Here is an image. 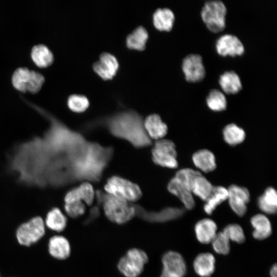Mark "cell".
I'll return each instance as SVG.
<instances>
[{
	"instance_id": "30bf717a",
	"label": "cell",
	"mask_w": 277,
	"mask_h": 277,
	"mask_svg": "<svg viewBox=\"0 0 277 277\" xmlns=\"http://www.w3.org/2000/svg\"><path fill=\"white\" fill-rule=\"evenodd\" d=\"M182 67L185 79L188 82H200L205 75L202 57L199 54H190L186 56L183 61Z\"/></svg>"
},
{
	"instance_id": "8d00e7d4",
	"label": "cell",
	"mask_w": 277,
	"mask_h": 277,
	"mask_svg": "<svg viewBox=\"0 0 277 277\" xmlns=\"http://www.w3.org/2000/svg\"><path fill=\"white\" fill-rule=\"evenodd\" d=\"M44 82V76L41 73L30 70L26 91L33 94L37 93L42 88Z\"/></svg>"
},
{
	"instance_id": "44dd1931",
	"label": "cell",
	"mask_w": 277,
	"mask_h": 277,
	"mask_svg": "<svg viewBox=\"0 0 277 277\" xmlns=\"http://www.w3.org/2000/svg\"><path fill=\"white\" fill-rule=\"evenodd\" d=\"M194 166L201 171L207 173L216 168V161L213 153L207 149L195 152L192 156Z\"/></svg>"
},
{
	"instance_id": "7a4b0ae2",
	"label": "cell",
	"mask_w": 277,
	"mask_h": 277,
	"mask_svg": "<svg viewBox=\"0 0 277 277\" xmlns=\"http://www.w3.org/2000/svg\"><path fill=\"white\" fill-rule=\"evenodd\" d=\"M113 154L112 147L87 141L70 156L74 179L84 182H99Z\"/></svg>"
},
{
	"instance_id": "e575fe53",
	"label": "cell",
	"mask_w": 277,
	"mask_h": 277,
	"mask_svg": "<svg viewBox=\"0 0 277 277\" xmlns=\"http://www.w3.org/2000/svg\"><path fill=\"white\" fill-rule=\"evenodd\" d=\"M214 251L219 254L226 255L230 251V241L223 231L217 232L211 242Z\"/></svg>"
},
{
	"instance_id": "5bb4252c",
	"label": "cell",
	"mask_w": 277,
	"mask_h": 277,
	"mask_svg": "<svg viewBox=\"0 0 277 277\" xmlns=\"http://www.w3.org/2000/svg\"><path fill=\"white\" fill-rule=\"evenodd\" d=\"M163 271L183 277L186 273L187 266L182 255L179 252L169 251L162 258Z\"/></svg>"
},
{
	"instance_id": "ba28073f",
	"label": "cell",
	"mask_w": 277,
	"mask_h": 277,
	"mask_svg": "<svg viewBox=\"0 0 277 277\" xmlns=\"http://www.w3.org/2000/svg\"><path fill=\"white\" fill-rule=\"evenodd\" d=\"M45 232V224L43 219L36 216L22 224L18 228L16 235L19 244L29 246L42 238Z\"/></svg>"
},
{
	"instance_id": "f35d334b",
	"label": "cell",
	"mask_w": 277,
	"mask_h": 277,
	"mask_svg": "<svg viewBox=\"0 0 277 277\" xmlns=\"http://www.w3.org/2000/svg\"><path fill=\"white\" fill-rule=\"evenodd\" d=\"M270 275L271 277H277V266L276 264L273 265L270 270Z\"/></svg>"
},
{
	"instance_id": "7402d4cb",
	"label": "cell",
	"mask_w": 277,
	"mask_h": 277,
	"mask_svg": "<svg viewBox=\"0 0 277 277\" xmlns=\"http://www.w3.org/2000/svg\"><path fill=\"white\" fill-rule=\"evenodd\" d=\"M174 20L173 11L168 8H158L153 14V25L157 29L161 31H170Z\"/></svg>"
},
{
	"instance_id": "52a82bcc",
	"label": "cell",
	"mask_w": 277,
	"mask_h": 277,
	"mask_svg": "<svg viewBox=\"0 0 277 277\" xmlns=\"http://www.w3.org/2000/svg\"><path fill=\"white\" fill-rule=\"evenodd\" d=\"M152 159L156 165L174 169L177 167V153L174 143L168 139L156 140L151 150Z\"/></svg>"
},
{
	"instance_id": "cb8c5ba5",
	"label": "cell",
	"mask_w": 277,
	"mask_h": 277,
	"mask_svg": "<svg viewBox=\"0 0 277 277\" xmlns=\"http://www.w3.org/2000/svg\"><path fill=\"white\" fill-rule=\"evenodd\" d=\"M219 84L223 90L227 94H235L242 87L240 77L233 71H225L220 76Z\"/></svg>"
},
{
	"instance_id": "ffe728a7",
	"label": "cell",
	"mask_w": 277,
	"mask_h": 277,
	"mask_svg": "<svg viewBox=\"0 0 277 277\" xmlns=\"http://www.w3.org/2000/svg\"><path fill=\"white\" fill-rule=\"evenodd\" d=\"M169 192L177 197L183 204L186 209H192L195 206V201L192 193L183 186L174 177L167 185Z\"/></svg>"
},
{
	"instance_id": "8992f818",
	"label": "cell",
	"mask_w": 277,
	"mask_h": 277,
	"mask_svg": "<svg viewBox=\"0 0 277 277\" xmlns=\"http://www.w3.org/2000/svg\"><path fill=\"white\" fill-rule=\"evenodd\" d=\"M226 7L221 1L213 0L206 2L201 15L208 29L214 33L222 31L225 27Z\"/></svg>"
},
{
	"instance_id": "4dcf8cb0",
	"label": "cell",
	"mask_w": 277,
	"mask_h": 277,
	"mask_svg": "<svg viewBox=\"0 0 277 277\" xmlns=\"http://www.w3.org/2000/svg\"><path fill=\"white\" fill-rule=\"evenodd\" d=\"M206 103L210 109L222 111L227 107V100L224 94L218 89H212L206 98Z\"/></svg>"
},
{
	"instance_id": "d6986e66",
	"label": "cell",
	"mask_w": 277,
	"mask_h": 277,
	"mask_svg": "<svg viewBox=\"0 0 277 277\" xmlns=\"http://www.w3.org/2000/svg\"><path fill=\"white\" fill-rule=\"evenodd\" d=\"M253 228L252 235L258 240L268 238L272 233V226L269 219L264 214H256L250 220Z\"/></svg>"
},
{
	"instance_id": "277c9868",
	"label": "cell",
	"mask_w": 277,
	"mask_h": 277,
	"mask_svg": "<svg viewBox=\"0 0 277 277\" xmlns=\"http://www.w3.org/2000/svg\"><path fill=\"white\" fill-rule=\"evenodd\" d=\"M104 189L107 193L130 203L137 201L142 196L141 188L136 184L117 175L108 179Z\"/></svg>"
},
{
	"instance_id": "2e32d148",
	"label": "cell",
	"mask_w": 277,
	"mask_h": 277,
	"mask_svg": "<svg viewBox=\"0 0 277 277\" xmlns=\"http://www.w3.org/2000/svg\"><path fill=\"white\" fill-rule=\"evenodd\" d=\"M217 225L210 219H203L195 225L196 238L201 243L207 244L211 243L217 233Z\"/></svg>"
},
{
	"instance_id": "4fadbf2b",
	"label": "cell",
	"mask_w": 277,
	"mask_h": 277,
	"mask_svg": "<svg viewBox=\"0 0 277 277\" xmlns=\"http://www.w3.org/2000/svg\"><path fill=\"white\" fill-rule=\"evenodd\" d=\"M95 197V192L91 184L84 182L78 186L69 190L64 197L65 203L82 202L86 205L91 206Z\"/></svg>"
},
{
	"instance_id": "f1b7e54d",
	"label": "cell",
	"mask_w": 277,
	"mask_h": 277,
	"mask_svg": "<svg viewBox=\"0 0 277 277\" xmlns=\"http://www.w3.org/2000/svg\"><path fill=\"white\" fill-rule=\"evenodd\" d=\"M223 135L227 144L230 146H235L244 141L246 134L242 128L235 124L231 123L224 128Z\"/></svg>"
},
{
	"instance_id": "e0dca14e",
	"label": "cell",
	"mask_w": 277,
	"mask_h": 277,
	"mask_svg": "<svg viewBox=\"0 0 277 277\" xmlns=\"http://www.w3.org/2000/svg\"><path fill=\"white\" fill-rule=\"evenodd\" d=\"M215 259L209 252L199 254L194 259L193 267L195 273L201 277H209L215 270Z\"/></svg>"
},
{
	"instance_id": "484cf974",
	"label": "cell",
	"mask_w": 277,
	"mask_h": 277,
	"mask_svg": "<svg viewBox=\"0 0 277 277\" xmlns=\"http://www.w3.org/2000/svg\"><path fill=\"white\" fill-rule=\"evenodd\" d=\"M228 189L224 187L214 186L212 191L206 201L204 206V210L207 214H211L217 206L227 200Z\"/></svg>"
},
{
	"instance_id": "ac0fdd59",
	"label": "cell",
	"mask_w": 277,
	"mask_h": 277,
	"mask_svg": "<svg viewBox=\"0 0 277 277\" xmlns=\"http://www.w3.org/2000/svg\"><path fill=\"white\" fill-rule=\"evenodd\" d=\"M48 250L51 256L58 260L67 259L71 253L69 241L62 235H55L50 238L48 244Z\"/></svg>"
},
{
	"instance_id": "1f68e13d",
	"label": "cell",
	"mask_w": 277,
	"mask_h": 277,
	"mask_svg": "<svg viewBox=\"0 0 277 277\" xmlns=\"http://www.w3.org/2000/svg\"><path fill=\"white\" fill-rule=\"evenodd\" d=\"M201 174L199 171L191 168H183L178 170L174 177L191 192L194 181Z\"/></svg>"
},
{
	"instance_id": "d590c367",
	"label": "cell",
	"mask_w": 277,
	"mask_h": 277,
	"mask_svg": "<svg viewBox=\"0 0 277 277\" xmlns=\"http://www.w3.org/2000/svg\"><path fill=\"white\" fill-rule=\"evenodd\" d=\"M229 241L241 244L245 240V235L242 227L237 224L227 225L222 231Z\"/></svg>"
},
{
	"instance_id": "f546056e",
	"label": "cell",
	"mask_w": 277,
	"mask_h": 277,
	"mask_svg": "<svg viewBox=\"0 0 277 277\" xmlns=\"http://www.w3.org/2000/svg\"><path fill=\"white\" fill-rule=\"evenodd\" d=\"M213 186L202 174H200L195 179L191 190L193 194L206 201L210 195Z\"/></svg>"
},
{
	"instance_id": "8fae6325",
	"label": "cell",
	"mask_w": 277,
	"mask_h": 277,
	"mask_svg": "<svg viewBox=\"0 0 277 277\" xmlns=\"http://www.w3.org/2000/svg\"><path fill=\"white\" fill-rule=\"evenodd\" d=\"M119 67L116 57L109 52H103L92 66L93 69L102 78L110 80L116 74Z\"/></svg>"
},
{
	"instance_id": "7c38bea8",
	"label": "cell",
	"mask_w": 277,
	"mask_h": 277,
	"mask_svg": "<svg viewBox=\"0 0 277 277\" xmlns=\"http://www.w3.org/2000/svg\"><path fill=\"white\" fill-rule=\"evenodd\" d=\"M215 47L217 52L222 56L241 55L245 50L240 39L236 36L230 34L221 36L216 42Z\"/></svg>"
},
{
	"instance_id": "4316f807",
	"label": "cell",
	"mask_w": 277,
	"mask_h": 277,
	"mask_svg": "<svg viewBox=\"0 0 277 277\" xmlns=\"http://www.w3.org/2000/svg\"><path fill=\"white\" fill-rule=\"evenodd\" d=\"M148 38V33L146 29L140 26L127 35L126 45L130 49L143 50L145 48Z\"/></svg>"
},
{
	"instance_id": "ab89813d",
	"label": "cell",
	"mask_w": 277,
	"mask_h": 277,
	"mask_svg": "<svg viewBox=\"0 0 277 277\" xmlns=\"http://www.w3.org/2000/svg\"><path fill=\"white\" fill-rule=\"evenodd\" d=\"M160 277H181V276L177 275L172 274V273L162 270Z\"/></svg>"
},
{
	"instance_id": "5b68a950",
	"label": "cell",
	"mask_w": 277,
	"mask_h": 277,
	"mask_svg": "<svg viewBox=\"0 0 277 277\" xmlns=\"http://www.w3.org/2000/svg\"><path fill=\"white\" fill-rule=\"evenodd\" d=\"M148 260V256L144 250L133 248L120 259L117 267L125 277H138L143 272Z\"/></svg>"
},
{
	"instance_id": "836d02e7",
	"label": "cell",
	"mask_w": 277,
	"mask_h": 277,
	"mask_svg": "<svg viewBox=\"0 0 277 277\" xmlns=\"http://www.w3.org/2000/svg\"><path fill=\"white\" fill-rule=\"evenodd\" d=\"M67 105L71 111L75 112H82L88 108L89 101L88 98L84 95L74 94L68 97Z\"/></svg>"
},
{
	"instance_id": "d6a6232c",
	"label": "cell",
	"mask_w": 277,
	"mask_h": 277,
	"mask_svg": "<svg viewBox=\"0 0 277 277\" xmlns=\"http://www.w3.org/2000/svg\"><path fill=\"white\" fill-rule=\"evenodd\" d=\"M30 70L26 67H19L14 71L11 78L13 87L17 90L24 93L27 92L26 86Z\"/></svg>"
},
{
	"instance_id": "74e56055",
	"label": "cell",
	"mask_w": 277,
	"mask_h": 277,
	"mask_svg": "<svg viewBox=\"0 0 277 277\" xmlns=\"http://www.w3.org/2000/svg\"><path fill=\"white\" fill-rule=\"evenodd\" d=\"M64 209L67 214L71 217L77 218L86 212V205L82 202L65 203Z\"/></svg>"
},
{
	"instance_id": "9c48e42d",
	"label": "cell",
	"mask_w": 277,
	"mask_h": 277,
	"mask_svg": "<svg viewBox=\"0 0 277 277\" xmlns=\"http://www.w3.org/2000/svg\"><path fill=\"white\" fill-rule=\"evenodd\" d=\"M227 189V199L230 208L238 216H244L247 210V204L250 201L248 190L236 185H231Z\"/></svg>"
},
{
	"instance_id": "83f0119b",
	"label": "cell",
	"mask_w": 277,
	"mask_h": 277,
	"mask_svg": "<svg viewBox=\"0 0 277 277\" xmlns=\"http://www.w3.org/2000/svg\"><path fill=\"white\" fill-rule=\"evenodd\" d=\"M67 223L66 216L59 208H53L48 212L45 224L49 229L61 232L65 229Z\"/></svg>"
},
{
	"instance_id": "9a60e30c",
	"label": "cell",
	"mask_w": 277,
	"mask_h": 277,
	"mask_svg": "<svg viewBox=\"0 0 277 277\" xmlns=\"http://www.w3.org/2000/svg\"><path fill=\"white\" fill-rule=\"evenodd\" d=\"M144 127L150 139L156 140L162 139L168 131L167 125L155 113L149 115L144 120Z\"/></svg>"
},
{
	"instance_id": "3957f363",
	"label": "cell",
	"mask_w": 277,
	"mask_h": 277,
	"mask_svg": "<svg viewBox=\"0 0 277 277\" xmlns=\"http://www.w3.org/2000/svg\"><path fill=\"white\" fill-rule=\"evenodd\" d=\"M102 205L106 217L116 224H124L131 220L136 211L131 203L105 193Z\"/></svg>"
},
{
	"instance_id": "603a6c76",
	"label": "cell",
	"mask_w": 277,
	"mask_h": 277,
	"mask_svg": "<svg viewBox=\"0 0 277 277\" xmlns=\"http://www.w3.org/2000/svg\"><path fill=\"white\" fill-rule=\"evenodd\" d=\"M31 57L33 63L38 67L46 68L50 66L53 62V55L48 47L39 44L33 47Z\"/></svg>"
},
{
	"instance_id": "d4e9b609",
	"label": "cell",
	"mask_w": 277,
	"mask_h": 277,
	"mask_svg": "<svg viewBox=\"0 0 277 277\" xmlns=\"http://www.w3.org/2000/svg\"><path fill=\"white\" fill-rule=\"evenodd\" d=\"M258 205L264 213L273 214L277 209V195L274 188L269 187L258 199Z\"/></svg>"
},
{
	"instance_id": "6da1fadb",
	"label": "cell",
	"mask_w": 277,
	"mask_h": 277,
	"mask_svg": "<svg viewBox=\"0 0 277 277\" xmlns=\"http://www.w3.org/2000/svg\"><path fill=\"white\" fill-rule=\"evenodd\" d=\"M99 127L105 128L112 135L127 141L135 148H145L151 144L142 116L133 110L118 111L95 120L86 124L85 129L91 130Z\"/></svg>"
}]
</instances>
